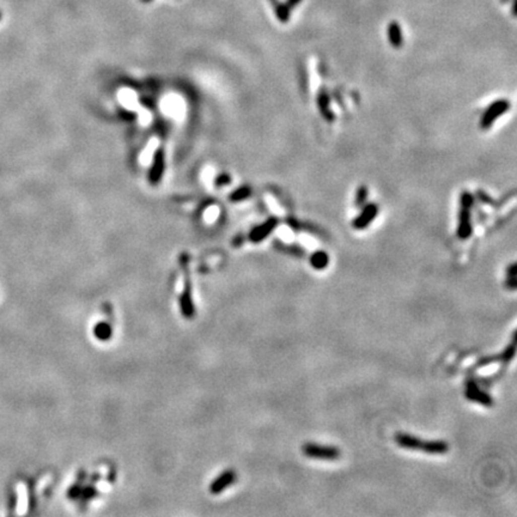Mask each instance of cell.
<instances>
[{
	"label": "cell",
	"mask_w": 517,
	"mask_h": 517,
	"mask_svg": "<svg viewBox=\"0 0 517 517\" xmlns=\"http://www.w3.org/2000/svg\"><path fill=\"white\" fill-rule=\"evenodd\" d=\"M270 2L272 3V5H273V6H276V5L278 4V3H279V2H278V0H270Z\"/></svg>",
	"instance_id": "cell-24"
},
{
	"label": "cell",
	"mask_w": 517,
	"mask_h": 517,
	"mask_svg": "<svg viewBox=\"0 0 517 517\" xmlns=\"http://www.w3.org/2000/svg\"><path fill=\"white\" fill-rule=\"evenodd\" d=\"M277 225H278V220L276 218L268 219L264 223V224L254 228L253 231H251L250 235H249V238H250V241L254 242V243H258V242L264 241V239L266 238L274 229H276Z\"/></svg>",
	"instance_id": "cell-7"
},
{
	"label": "cell",
	"mask_w": 517,
	"mask_h": 517,
	"mask_svg": "<svg viewBox=\"0 0 517 517\" xmlns=\"http://www.w3.org/2000/svg\"><path fill=\"white\" fill-rule=\"evenodd\" d=\"M317 103H318V109H320L324 119H326L327 121H333L334 114L330 108V96L327 95V92H325V91L320 92V95H318V97H317Z\"/></svg>",
	"instance_id": "cell-10"
},
{
	"label": "cell",
	"mask_w": 517,
	"mask_h": 517,
	"mask_svg": "<svg viewBox=\"0 0 517 517\" xmlns=\"http://www.w3.org/2000/svg\"><path fill=\"white\" fill-rule=\"evenodd\" d=\"M377 215L378 206L376 204H365L362 207V212L353 219L352 226L356 230H364L371 224Z\"/></svg>",
	"instance_id": "cell-5"
},
{
	"label": "cell",
	"mask_w": 517,
	"mask_h": 517,
	"mask_svg": "<svg viewBox=\"0 0 517 517\" xmlns=\"http://www.w3.org/2000/svg\"><path fill=\"white\" fill-rule=\"evenodd\" d=\"M120 100L122 101V103L126 105V107L128 108H133L136 107L137 104V97H136V94H134L133 91L131 90H122L121 91V95H120Z\"/></svg>",
	"instance_id": "cell-15"
},
{
	"label": "cell",
	"mask_w": 517,
	"mask_h": 517,
	"mask_svg": "<svg viewBox=\"0 0 517 517\" xmlns=\"http://www.w3.org/2000/svg\"><path fill=\"white\" fill-rule=\"evenodd\" d=\"M302 453L311 459H322L327 461L338 460L341 456V451L338 446L321 445L316 443H305L302 446Z\"/></svg>",
	"instance_id": "cell-2"
},
{
	"label": "cell",
	"mask_w": 517,
	"mask_h": 517,
	"mask_svg": "<svg viewBox=\"0 0 517 517\" xmlns=\"http://www.w3.org/2000/svg\"><path fill=\"white\" fill-rule=\"evenodd\" d=\"M155 149H156V142H152V143H150V145L148 146V149H146V151L143 153V162L145 163V164H148V162L151 159L152 153L155 152Z\"/></svg>",
	"instance_id": "cell-19"
},
{
	"label": "cell",
	"mask_w": 517,
	"mask_h": 517,
	"mask_svg": "<svg viewBox=\"0 0 517 517\" xmlns=\"http://www.w3.org/2000/svg\"><path fill=\"white\" fill-rule=\"evenodd\" d=\"M163 109L170 116L181 117L183 115V102L177 96H168L163 102Z\"/></svg>",
	"instance_id": "cell-8"
},
{
	"label": "cell",
	"mask_w": 517,
	"mask_h": 517,
	"mask_svg": "<svg viewBox=\"0 0 517 517\" xmlns=\"http://www.w3.org/2000/svg\"><path fill=\"white\" fill-rule=\"evenodd\" d=\"M95 335L100 340H107L109 339L111 335V330L109 325L107 324H98L95 327Z\"/></svg>",
	"instance_id": "cell-16"
},
{
	"label": "cell",
	"mask_w": 517,
	"mask_h": 517,
	"mask_svg": "<svg viewBox=\"0 0 517 517\" xmlns=\"http://www.w3.org/2000/svg\"><path fill=\"white\" fill-rule=\"evenodd\" d=\"M466 398L468 400L477 402V404L483 405L485 407H492L493 406V399L488 393H486L483 389L480 388L479 383L475 381V379L469 378V381L466 383Z\"/></svg>",
	"instance_id": "cell-4"
},
{
	"label": "cell",
	"mask_w": 517,
	"mask_h": 517,
	"mask_svg": "<svg viewBox=\"0 0 517 517\" xmlns=\"http://www.w3.org/2000/svg\"><path fill=\"white\" fill-rule=\"evenodd\" d=\"M249 194H250V189L249 188H242V189L237 190V193H236V199H243V198H247Z\"/></svg>",
	"instance_id": "cell-21"
},
{
	"label": "cell",
	"mask_w": 517,
	"mask_h": 517,
	"mask_svg": "<svg viewBox=\"0 0 517 517\" xmlns=\"http://www.w3.org/2000/svg\"><path fill=\"white\" fill-rule=\"evenodd\" d=\"M309 261H310V265L314 270L322 271L328 266V264H330V255L324 250H317L311 254Z\"/></svg>",
	"instance_id": "cell-12"
},
{
	"label": "cell",
	"mask_w": 517,
	"mask_h": 517,
	"mask_svg": "<svg viewBox=\"0 0 517 517\" xmlns=\"http://www.w3.org/2000/svg\"><path fill=\"white\" fill-rule=\"evenodd\" d=\"M510 109V102L506 100H497L493 103L488 105V108L485 110L480 120V127L483 130H488L492 127V124L497 119H499L503 114H505Z\"/></svg>",
	"instance_id": "cell-3"
},
{
	"label": "cell",
	"mask_w": 517,
	"mask_h": 517,
	"mask_svg": "<svg viewBox=\"0 0 517 517\" xmlns=\"http://www.w3.org/2000/svg\"><path fill=\"white\" fill-rule=\"evenodd\" d=\"M0 18H2V12H0Z\"/></svg>",
	"instance_id": "cell-27"
},
{
	"label": "cell",
	"mask_w": 517,
	"mask_h": 517,
	"mask_svg": "<svg viewBox=\"0 0 517 517\" xmlns=\"http://www.w3.org/2000/svg\"><path fill=\"white\" fill-rule=\"evenodd\" d=\"M500 2H502V3H503V4H505V3H507V2H509V0H500Z\"/></svg>",
	"instance_id": "cell-25"
},
{
	"label": "cell",
	"mask_w": 517,
	"mask_h": 517,
	"mask_svg": "<svg viewBox=\"0 0 517 517\" xmlns=\"http://www.w3.org/2000/svg\"><path fill=\"white\" fill-rule=\"evenodd\" d=\"M274 11H276L277 18L279 19L282 23H287V22H289L290 12H291V10L287 8L285 4H283V3H278V4L274 6Z\"/></svg>",
	"instance_id": "cell-14"
},
{
	"label": "cell",
	"mask_w": 517,
	"mask_h": 517,
	"mask_svg": "<svg viewBox=\"0 0 517 517\" xmlns=\"http://www.w3.org/2000/svg\"><path fill=\"white\" fill-rule=\"evenodd\" d=\"M473 206L461 205V211L459 215V225H458V237L460 239H467L473 234V226H472V216L471 211Z\"/></svg>",
	"instance_id": "cell-6"
},
{
	"label": "cell",
	"mask_w": 517,
	"mask_h": 517,
	"mask_svg": "<svg viewBox=\"0 0 517 517\" xmlns=\"http://www.w3.org/2000/svg\"><path fill=\"white\" fill-rule=\"evenodd\" d=\"M512 6H511V12L513 16H516V0H511Z\"/></svg>",
	"instance_id": "cell-23"
},
{
	"label": "cell",
	"mask_w": 517,
	"mask_h": 517,
	"mask_svg": "<svg viewBox=\"0 0 517 517\" xmlns=\"http://www.w3.org/2000/svg\"><path fill=\"white\" fill-rule=\"evenodd\" d=\"M395 442L400 448L419 450L430 455H444L449 451V444L445 440H425L405 432L397 433Z\"/></svg>",
	"instance_id": "cell-1"
},
{
	"label": "cell",
	"mask_w": 517,
	"mask_h": 517,
	"mask_svg": "<svg viewBox=\"0 0 517 517\" xmlns=\"http://www.w3.org/2000/svg\"><path fill=\"white\" fill-rule=\"evenodd\" d=\"M235 479H236V477H235L234 472H225L222 477L217 479L215 483L212 484V486H211V491H212L213 493L222 492L223 490H225L226 486H229V485H231L232 483H234Z\"/></svg>",
	"instance_id": "cell-11"
},
{
	"label": "cell",
	"mask_w": 517,
	"mask_h": 517,
	"mask_svg": "<svg viewBox=\"0 0 517 517\" xmlns=\"http://www.w3.org/2000/svg\"><path fill=\"white\" fill-rule=\"evenodd\" d=\"M219 215V211L217 207H211V209H209L205 212V219L207 220V222H213L217 217H218Z\"/></svg>",
	"instance_id": "cell-20"
},
{
	"label": "cell",
	"mask_w": 517,
	"mask_h": 517,
	"mask_svg": "<svg viewBox=\"0 0 517 517\" xmlns=\"http://www.w3.org/2000/svg\"><path fill=\"white\" fill-rule=\"evenodd\" d=\"M301 3H302V0H286L285 5L290 10H292V9H295L296 6H298L299 4H301Z\"/></svg>",
	"instance_id": "cell-22"
},
{
	"label": "cell",
	"mask_w": 517,
	"mask_h": 517,
	"mask_svg": "<svg viewBox=\"0 0 517 517\" xmlns=\"http://www.w3.org/2000/svg\"><path fill=\"white\" fill-rule=\"evenodd\" d=\"M387 35H388V41L391 43L392 47L394 48H401L402 44H404V34H402L401 27L398 22L393 21L388 24L387 28Z\"/></svg>",
	"instance_id": "cell-9"
},
{
	"label": "cell",
	"mask_w": 517,
	"mask_h": 517,
	"mask_svg": "<svg viewBox=\"0 0 517 517\" xmlns=\"http://www.w3.org/2000/svg\"><path fill=\"white\" fill-rule=\"evenodd\" d=\"M142 2H145V3H148V2H151V0H142Z\"/></svg>",
	"instance_id": "cell-26"
},
{
	"label": "cell",
	"mask_w": 517,
	"mask_h": 517,
	"mask_svg": "<svg viewBox=\"0 0 517 517\" xmlns=\"http://www.w3.org/2000/svg\"><path fill=\"white\" fill-rule=\"evenodd\" d=\"M368 196H369L368 187H366V186H360L358 188V190H357L356 200H354V204H356V206L357 207H363L364 205H365L366 201H368Z\"/></svg>",
	"instance_id": "cell-17"
},
{
	"label": "cell",
	"mask_w": 517,
	"mask_h": 517,
	"mask_svg": "<svg viewBox=\"0 0 517 517\" xmlns=\"http://www.w3.org/2000/svg\"><path fill=\"white\" fill-rule=\"evenodd\" d=\"M496 362H500V354H494V356L483 357V358H480L477 363H475L474 368L475 369H477V368H484V366H487V365H490V364L496 363Z\"/></svg>",
	"instance_id": "cell-18"
},
{
	"label": "cell",
	"mask_w": 517,
	"mask_h": 517,
	"mask_svg": "<svg viewBox=\"0 0 517 517\" xmlns=\"http://www.w3.org/2000/svg\"><path fill=\"white\" fill-rule=\"evenodd\" d=\"M505 287L509 290H515L517 287V268L516 264H511L506 270Z\"/></svg>",
	"instance_id": "cell-13"
}]
</instances>
